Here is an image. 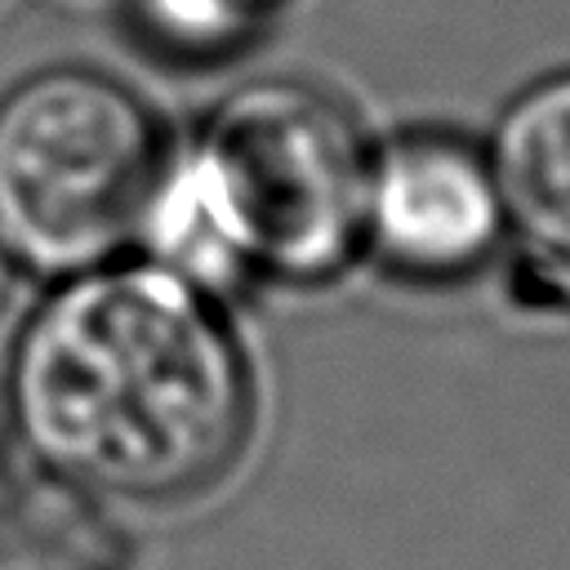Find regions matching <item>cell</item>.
I'll return each instance as SVG.
<instances>
[{
	"label": "cell",
	"instance_id": "obj_1",
	"mask_svg": "<svg viewBox=\"0 0 570 570\" xmlns=\"http://www.w3.org/2000/svg\"><path fill=\"white\" fill-rule=\"evenodd\" d=\"M9 405L58 476L134 503H174L223 481L254 423L245 352L178 272H76L27 325Z\"/></svg>",
	"mask_w": 570,
	"mask_h": 570
},
{
	"label": "cell",
	"instance_id": "obj_2",
	"mask_svg": "<svg viewBox=\"0 0 570 570\" xmlns=\"http://www.w3.org/2000/svg\"><path fill=\"white\" fill-rule=\"evenodd\" d=\"M370 160L330 94L254 80L205 125L187 174V223L240 276L321 285L365 245Z\"/></svg>",
	"mask_w": 570,
	"mask_h": 570
},
{
	"label": "cell",
	"instance_id": "obj_3",
	"mask_svg": "<svg viewBox=\"0 0 570 570\" xmlns=\"http://www.w3.org/2000/svg\"><path fill=\"white\" fill-rule=\"evenodd\" d=\"M160 178V120L102 71L49 67L0 102V240L31 272L107 263L147 218Z\"/></svg>",
	"mask_w": 570,
	"mask_h": 570
},
{
	"label": "cell",
	"instance_id": "obj_4",
	"mask_svg": "<svg viewBox=\"0 0 570 570\" xmlns=\"http://www.w3.org/2000/svg\"><path fill=\"white\" fill-rule=\"evenodd\" d=\"M508 227L490 151L445 129L392 138L370 160L365 240L410 281L476 272Z\"/></svg>",
	"mask_w": 570,
	"mask_h": 570
},
{
	"label": "cell",
	"instance_id": "obj_5",
	"mask_svg": "<svg viewBox=\"0 0 570 570\" xmlns=\"http://www.w3.org/2000/svg\"><path fill=\"white\" fill-rule=\"evenodd\" d=\"M490 165L508 223L570 267V71L530 85L499 116Z\"/></svg>",
	"mask_w": 570,
	"mask_h": 570
},
{
	"label": "cell",
	"instance_id": "obj_6",
	"mask_svg": "<svg viewBox=\"0 0 570 570\" xmlns=\"http://www.w3.org/2000/svg\"><path fill=\"white\" fill-rule=\"evenodd\" d=\"M276 0H147L151 22L174 40L191 49H218L245 36Z\"/></svg>",
	"mask_w": 570,
	"mask_h": 570
},
{
	"label": "cell",
	"instance_id": "obj_7",
	"mask_svg": "<svg viewBox=\"0 0 570 570\" xmlns=\"http://www.w3.org/2000/svg\"><path fill=\"white\" fill-rule=\"evenodd\" d=\"M13 285H18V263H13V254L0 240V321H4V312L13 303Z\"/></svg>",
	"mask_w": 570,
	"mask_h": 570
}]
</instances>
